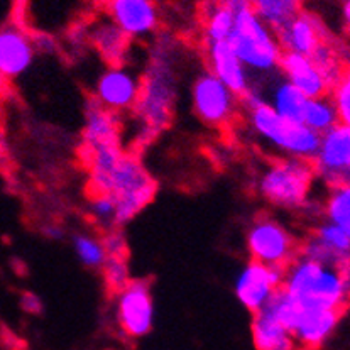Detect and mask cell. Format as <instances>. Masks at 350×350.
Masks as SVG:
<instances>
[{"label": "cell", "mask_w": 350, "mask_h": 350, "mask_svg": "<svg viewBox=\"0 0 350 350\" xmlns=\"http://www.w3.org/2000/svg\"><path fill=\"white\" fill-rule=\"evenodd\" d=\"M141 96L135 105L139 141L152 139L170 126L178 102V56L173 42L159 41L142 75Z\"/></svg>", "instance_id": "6da1fadb"}, {"label": "cell", "mask_w": 350, "mask_h": 350, "mask_svg": "<svg viewBox=\"0 0 350 350\" xmlns=\"http://www.w3.org/2000/svg\"><path fill=\"white\" fill-rule=\"evenodd\" d=\"M283 289L299 305L342 312L350 303L340 267L298 254L284 267Z\"/></svg>", "instance_id": "7a4b0ae2"}, {"label": "cell", "mask_w": 350, "mask_h": 350, "mask_svg": "<svg viewBox=\"0 0 350 350\" xmlns=\"http://www.w3.org/2000/svg\"><path fill=\"white\" fill-rule=\"evenodd\" d=\"M245 122L249 131L266 148L281 158L310 161L317 156L321 135L303 122H293L278 116L266 102L245 105Z\"/></svg>", "instance_id": "3957f363"}, {"label": "cell", "mask_w": 350, "mask_h": 350, "mask_svg": "<svg viewBox=\"0 0 350 350\" xmlns=\"http://www.w3.org/2000/svg\"><path fill=\"white\" fill-rule=\"evenodd\" d=\"M228 44L239 56L249 73L254 77L273 78L280 71L283 48L276 31L259 19L252 7L235 10V24Z\"/></svg>", "instance_id": "277c9868"}, {"label": "cell", "mask_w": 350, "mask_h": 350, "mask_svg": "<svg viewBox=\"0 0 350 350\" xmlns=\"http://www.w3.org/2000/svg\"><path fill=\"white\" fill-rule=\"evenodd\" d=\"M315 180V170L310 161L278 158L262 167L256 190L274 208L303 210L312 200Z\"/></svg>", "instance_id": "5b68a950"}, {"label": "cell", "mask_w": 350, "mask_h": 350, "mask_svg": "<svg viewBox=\"0 0 350 350\" xmlns=\"http://www.w3.org/2000/svg\"><path fill=\"white\" fill-rule=\"evenodd\" d=\"M267 308L295 335L299 349H319L335 334L342 312L308 308L288 295L283 288L273 296Z\"/></svg>", "instance_id": "8992f818"}, {"label": "cell", "mask_w": 350, "mask_h": 350, "mask_svg": "<svg viewBox=\"0 0 350 350\" xmlns=\"http://www.w3.org/2000/svg\"><path fill=\"white\" fill-rule=\"evenodd\" d=\"M156 190V181L141 159L124 152L103 190L116 200V225H126L134 220L152 202Z\"/></svg>", "instance_id": "52a82bcc"}, {"label": "cell", "mask_w": 350, "mask_h": 350, "mask_svg": "<svg viewBox=\"0 0 350 350\" xmlns=\"http://www.w3.org/2000/svg\"><path fill=\"white\" fill-rule=\"evenodd\" d=\"M245 245L252 260L273 267H286L296 256L299 245L293 232L278 219L262 215L247 228Z\"/></svg>", "instance_id": "ba28073f"}, {"label": "cell", "mask_w": 350, "mask_h": 350, "mask_svg": "<svg viewBox=\"0 0 350 350\" xmlns=\"http://www.w3.org/2000/svg\"><path fill=\"white\" fill-rule=\"evenodd\" d=\"M190 98L195 116L210 127L228 126L241 109V96L225 87L210 71H203L195 78Z\"/></svg>", "instance_id": "9c48e42d"}, {"label": "cell", "mask_w": 350, "mask_h": 350, "mask_svg": "<svg viewBox=\"0 0 350 350\" xmlns=\"http://www.w3.org/2000/svg\"><path fill=\"white\" fill-rule=\"evenodd\" d=\"M117 323L131 338L146 337L154 327L156 306L151 286L144 280H131L116 295Z\"/></svg>", "instance_id": "30bf717a"}, {"label": "cell", "mask_w": 350, "mask_h": 350, "mask_svg": "<svg viewBox=\"0 0 350 350\" xmlns=\"http://www.w3.org/2000/svg\"><path fill=\"white\" fill-rule=\"evenodd\" d=\"M312 164L317 180L327 188L350 183V126L338 124L325 132Z\"/></svg>", "instance_id": "8fae6325"}, {"label": "cell", "mask_w": 350, "mask_h": 350, "mask_svg": "<svg viewBox=\"0 0 350 350\" xmlns=\"http://www.w3.org/2000/svg\"><path fill=\"white\" fill-rule=\"evenodd\" d=\"M283 267L264 266V264H245L234 280V295L249 312L257 313L269 305L273 296L283 288Z\"/></svg>", "instance_id": "7c38bea8"}, {"label": "cell", "mask_w": 350, "mask_h": 350, "mask_svg": "<svg viewBox=\"0 0 350 350\" xmlns=\"http://www.w3.org/2000/svg\"><path fill=\"white\" fill-rule=\"evenodd\" d=\"M141 83L142 78L132 68L109 66L95 83V102L113 113L134 110L141 96Z\"/></svg>", "instance_id": "4fadbf2b"}, {"label": "cell", "mask_w": 350, "mask_h": 350, "mask_svg": "<svg viewBox=\"0 0 350 350\" xmlns=\"http://www.w3.org/2000/svg\"><path fill=\"white\" fill-rule=\"evenodd\" d=\"M299 254L342 269L350 262V241L340 228L321 220L303 241Z\"/></svg>", "instance_id": "5bb4252c"}, {"label": "cell", "mask_w": 350, "mask_h": 350, "mask_svg": "<svg viewBox=\"0 0 350 350\" xmlns=\"http://www.w3.org/2000/svg\"><path fill=\"white\" fill-rule=\"evenodd\" d=\"M110 21L129 39L154 34L159 26V10L154 0H109Z\"/></svg>", "instance_id": "9a60e30c"}, {"label": "cell", "mask_w": 350, "mask_h": 350, "mask_svg": "<svg viewBox=\"0 0 350 350\" xmlns=\"http://www.w3.org/2000/svg\"><path fill=\"white\" fill-rule=\"evenodd\" d=\"M208 71L237 96H244L254 85V78L239 59L228 41L206 44Z\"/></svg>", "instance_id": "2e32d148"}, {"label": "cell", "mask_w": 350, "mask_h": 350, "mask_svg": "<svg viewBox=\"0 0 350 350\" xmlns=\"http://www.w3.org/2000/svg\"><path fill=\"white\" fill-rule=\"evenodd\" d=\"M34 58V41L26 31L12 24L0 29V77H21L32 66Z\"/></svg>", "instance_id": "e0dca14e"}, {"label": "cell", "mask_w": 350, "mask_h": 350, "mask_svg": "<svg viewBox=\"0 0 350 350\" xmlns=\"http://www.w3.org/2000/svg\"><path fill=\"white\" fill-rule=\"evenodd\" d=\"M81 146L83 156L109 146H120V122L117 113L100 107L95 100L88 102L81 131Z\"/></svg>", "instance_id": "ac0fdd59"}, {"label": "cell", "mask_w": 350, "mask_h": 350, "mask_svg": "<svg viewBox=\"0 0 350 350\" xmlns=\"http://www.w3.org/2000/svg\"><path fill=\"white\" fill-rule=\"evenodd\" d=\"M280 71L281 77L289 81L296 90L301 92L306 98H317V96L328 95L330 92V83L325 80L310 56L284 51L281 56Z\"/></svg>", "instance_id": "d6986e66"}, {"label": "cell", "mask_w": 350, "mask_h": 350, "mask_svg": "<svg viewBox=\"0 0 350 350\" xmlns=\"http://www.w3.org/2000/svg\"><path fill=\"white\" fill-rule=\"evenodd\" d=\"M276 34L283 51L305 56H312L321 42L327 41V36H325V29L320 21L306 12H299Z\"/></svg>", "instance_id": "ffe728a7"}, {"label": "cell", "mask_w": 350, "mask_h": 350, "mask_svg": "<svg viewBox=\"0 0 350 350\" xmlns=\"http://www.w3.org/2000/svg\"><path fill=\"white\" fill-rule=\"evenodd\" d=\"M251 332L257 350H301L295 335L271 313L267 306L254 313Z\"/></svg>", "instance_id": "44dd1931"}, {"label": "cell", "mask_w": 350, "mask_h": 350, "mask_svg": "<svg viewBox=\"0 0 350 350\" xmlns=\"http://www.w3.org/2000/svg\"><path fill=\"white\" fill-rule=\"evenodd\" d=\"M262 92L269 109L274 110L278 116L293 122H301L303 110L308 98L301 92L296 90L289 81L283 77L271 78L266 87L262 85Z\"/></svg>", "instance_id": "7402d4cb"}, {"label": "cell", "mask_w": 350, "mask_h": 350, "mask_svg": "<svg viewBox=\"0 0 350 350\" xmlns=\"http://www.w3.org/2000/svg\"><path fill=\"white\" fill-rule=\"evenodd\" d=\"M90 39L105 62L112 66L122 64L127 58L129 38L110 19L100 21L92 27Z\"/></svg>", "instance_id": "603a6c76"}, {"label": "cell", "mask_w": 350, "mask_h": 350, "mask_svg": "<svg viewBox=\"0 0 350 350\" xmlns=\"http://www.w3.org/2000/svg\"><path fill=\"white\" fill-rule=\"evenodd\" d=\"M321 217L325 222L340 228L350 241V183L328 188L321 200Z\"/></svg>", "instance_id": "cb8c5ba5"}, {"label": "cell", "mask_w": 350, "mask_h": 350, "mask_svg": "<svg viewBox=\"0 0 350 350\" xmlns=\"http://www.w3.org/2000/svg\"><path fill=\"white\" fill-rule=\"evenodd\" d=\"M235 24V10L220 2L212 0L205 9V21H203V39L205 44L212 42H225L230 39Z\"/></svg>", "instance_id": "d4e9b609"}, {"label": "cell", "mask_w": 350, "mask_h": 350, "mask_svg": "<svg viewBox=\"0 0 350 350\" xmlns=\"http://www.w3.org/2000/svg\"><path fill=\"white\" fill-rule=\"evenodd\" d=\"M301 122L317 134L323 135L325 132L338 126L340 120H338L337 109L330 96L323 95L317 96V98H308L305 110H303Z\"/></svg>", "instance_id": "484cf974"}, {"label": "cell", "mask_w": 350, "mask_h": 350, "mask_svg": "<svg viewBox=\"0 0 350 350\" xmlns=\"http://www.w3.org/2000/svg\"><path fill=\"white\" fill-rule=\"evenodd\" d=\"M252 9L262 23L278 32L301 12V0H257Z\"/></svg>", "instance_id": "4316f807"}, {"label": "cell", "mask_w": 350, "mask_h": 350, "mask_svg": "<svg viewBox=\"0 0 350 350\" xmlns=\"http://www.w3.org/2000/svg\"><path fill=\"white\" fill-rule=\"evenodd\" d=\"M73 251L77 254L78 260L83 266H87L88 269H102L105 260L109 259L102 239L87 234V232L75 235Z\"/></svg>", "instance_id": "83f0119b"}, {"label": "cell", "mask_w": 350, "mask_h": 350, "mask_svg": "<svg viewBox=\"0 0 350 350\" xmlns=\"http://www.w3.org/2000/svg\"><path fill=\"white\" fill-rule=\"evenodd\" d=\"M310 58L313 59V63L317 64V68L321 71V75L325 77V80L330 83V88L332 85L337 81V78L340 77V73L344 71V68L347 66V64L344 63V59H342V56L338 55L337 49L334 48V46L328 44L327 41L321 42L319 48L315 49V53H313Z\"/></svg>", "instance_id": "f1b7e54d"}, {"label": "cell", "mask_w": 350, "mask_h": 350, "mask_svg": "<svg viewBox=\"0 0 350 350\" xmlns=\"http://www.w3.org/2000/svg\"><path fill=\"white\" fill-rule=\"evenodd\" d=\"M328 96H330L335 109H337L340 124L350 126V64L344 68L337 81L332 85Z\"/></svg>", "instance_id": "f546056e"}, {"label": "cell", "mask_w": 350, "mask_h": 350, "mask_svg": "<svg viewBox=\"0 0 350 350\" xmlns=\"http://www.w3.org/2000/svg\"><path fill=\"white\" fill-rule=\"evenodd\" d=\"M105 284L112 291H120L124 286L131 283V269L126 257H109L102 267Z\"/></svg>", "instance_id": "4dcf8cb0"}, {"label": "cell", "mask_w": 350, "mask_h": 350, "mask_svg": "<svg viewBox=\"0 0 350 350\" xmlns=\"http://www.w3.org/2000/svg\"><path fill=\"white\" fill-rule=\"evenodd\" d=\"M88 213L96 224L109 227V225H116V213L117 205L116 200L107 193H96L92 196L90 205H88Z\"/></svg>", "instance_id": "1f68e13d"}, {"label": "cell", "mask_w": 350, "mask_h": 350, "mask_svg": "<svg viewBox=\"0 0 350 350\" xmlns=\"http://www.w3.org/2000/svg\"><path fill=\"white\" fill-rule=\"evenodd\" d=\"M103 245H105L107 256L109 257H126L127 242L122 234L119 232H110L105 239H102Z\"/></svg>", "instance_id": "d6a6232c"}, {"label": "cell", "mask_w": 350, "mask_h": 350, "mask_svg": "<svg viewBox=\"0 0 350 350\" xmlns=\"http://www.w3.org/2000/svg\"><path fill=\"white\" fill-rule=\"evenodd\" d=\"M32 41H34L36 53H46V55H51V53L56 49L55 39H53L49 34H38L36 38H32Z\"/></svg>", "instance_id": "836d02e7"}, {"label": "cell", "mask_w": 350, "mask_h": 350, "mask_svg": "<svg viewBox=\"0 0 350 350\" xmlns=\"http://www.w3.org/2000/svg\"><path fill=\"white\" fill-rule=\"evenodd\" d=\"M21 306H23L27 313H31V315H36V313H39L42 310L41 299L36 295H32V293H24L23 299H21Z\"/></svg>", "instance_id": "e575fe53"}, {"label": "cell", "mask_w": 350, "mask_h": 350, "mask_svg": "<svg viewBox=\"0 0 350 350\" xmlns=\"http://www.w3.org/2000/svg\"><path fill=\"white\" fill-rule=\"evenodd\" d=\"M44 232L49 239H62L63 235V230L59 227H56V225H49V227H46Z\"/></svg>", "instance_id": "d590c367"}, {"label": "cell", "mask_w": 350, "mask_h": 350, "mask_svg": "<svg viewBox=\"0 0 350 350\" xmlns=\"http://www.w3.org/2000/svg\"><path fill=\"white\" fill-rule=\"evenodd\" d=\"M342 274H344L345 286H347V293H349V298H350V262L347 264V266L342 267Z\"/></svg>", "instance_id": "8d00e7d4"}, {"label": "cell", "mask_w": 350, "mask_h": 350, "mask_svg": "<svg viewBox=\"0 0 350 350\" xmlns=\"http://www.w3.org/2000/svg\"><path fill=\"white\" fill-rule=\"evenodd\" d=\"M342 16H344V23L347 24V27L350 29V0L344 3V9H342Z\"/></svg>", "instance_id": "74e56055"}, {"label": "cell", "mask_w": 350, "mask_h": 350, "mask_svg": "<svg viewBox=\"0 0 350 350\" xmlns=\"http://www.w3.org/2000/svg\"><path fill=\"white\" fill-rule=\"evenodd\" d=\"M256 2H257V0H242V3H244V5H247V7H254Z\"/></svg>", "instance_id": "f35d334b"}]
</instances>
